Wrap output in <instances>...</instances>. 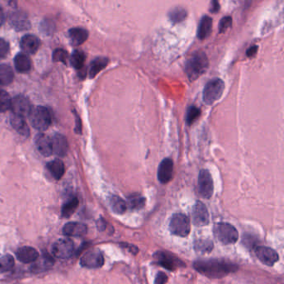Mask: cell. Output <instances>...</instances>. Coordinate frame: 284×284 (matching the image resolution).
Instances as JSON below:
<instances>
[{"mask_svg": "<svg viewBox=\"0 0 284 284\" xmlns=\"http://www.w3.org/2000/svg\"><path fill=\"white\" fill-rule=\"evenodd\" d=\"M193 267L199 273L209 278H221L237 270L236 264L223 259L196 261Z\"/></svg>", "mask_w": 284, "mask_h": 284, "instance_id": "1", "label": "cell"}, {"mask_svg": "<svg viewBox=\"0 0 284 284\" xmlns=\"http://www.w3.org/2000/svg\"><path fill=\"white\" fill-rule=\"evenodd\" d=\"M209 65V59L205 52H194L185 64V72L188 79L194 81L206 72Z\"/></svg>", "mask_w": 284, "mask_h": 284, "instance_id": "2", "label": "cell"}, {"mask_svg": "<svg viewBox=\"0 0 284 284\" xmlns=\"http://www.w3.org/2000/svg\"><path fill=\"white\" fill-rule=\"evenodd\" d=\"M28 117L32 126L38 131H45L51 125L52 117L50 111L42 106L32 108Z\"/></svg>", "mask_w": 284, "mask_h": 284, "instance_id": "3", "label": "cell"}, {"mask_svg": "<svg viewBox=\"0 0 284 284\" xmlns=\"http://www.w3.org/2000/svg\"><path fill=\"white\" fill-rule=\"evenodd\" d=\"M224 83L220 78H214L208 82L202 94V99L207 105H213L220 99L224 91Z\"/></svg>", "mask_w": 284, "mask_h": 284, "instance_id": "4", "label": "cell"}, {"mask_svg": "<svg viewBox=\"0 0 284 284\" xmlns=\"http://www.w3.org/2000/svg\"><path fill=\"white\" fill-rule=\"evenodd\" d=\"M215 237L223 245H234L238 239L237 229L229 223H216L214 228Z\"/></svg>", "mask_w": 284, "mask_h": 284, "instance_id": "5", "label": "cell"}, {"mask_svg": "<svg viewBox=\"0 0 284 284\" xmlns=\"http://www.w3.org/2000/svg\"><path fill=\"white\" fill-rule=\"evenodd\" d=\"M190 220L183 214H175L172 216L169 230L172 234L185 237L190 233Z\"/></svg>", "mask_w": 284, "mask_h": 284, "instance_id": "6", "label": "cell"}, {"mask_svg": "<svg viewBox=\"0 0 284 284\" xmlns=\"http://www.w3.org/2000/svg\"><path fill=\"white\" fill-rule=\"evenodd\" d=\"M52 254L59 259H68L73 256L74 253V245L72 240L68 237L57 240L52 245Z\"/></svg>", "mask_w": 284, "mask_h": 284, "instance_id": "7", "label": "cell"}, {"mask_svg": "<svg viewBox=\"0 0 284 284\" xmlns=\"http://www.w3.org/2000/svg\"><path fill=\"white\" fill-rule=\"evenodd\" d=\"M153 257L157 264L169 271L176 270L184 266V263L180 259L167 252H157Z\"/></svg>", "mask_w": 284, "mask_h": 284, "instance_id": "8", "label": "cell"}, {"mask_svg": "<svg viewBox=\"0 0 284 284\" xmlns=\"http://www.w3.org/2000/svg\"><path fill=\"white\" fill-rule=\"evenodd\" d=\"M198 193L202 197L209 199L214 193V181L209 170L202 169L198 175Z\"/></svg>", "mask_w": 284, "mask_h": 284, "instance_id": "9", "label": "cell"}, {"mask_svg": "<svg viewBox=\"0 0 284 284\" xmlns=\"http://www.w3.org/2000/svg\"><path fill=\"white\" fill-rule=\"evenodd\" d=\"M80 264L84 268L90 269L101 268L104 264V258L101 252L98 249L90 250L83 255L80 259Z\"/></svg>", "mask_w": 284, "mask_h": 284, "instance_id": "10", "label": "cell"}, {"mask_svg": "<svg viewBox=\"0 0 284 284\" xmlns=\"http://www.w3.org/2000/svg\"><path fill=\"white\" fill-rule=\"evenodd\" d=\"M11 109L14 115L19 116V117H28L32 110V105L30 102L26 97L22 95H18L14 97L11 102Z\"/></svg>", "mask_w": 284, "mask_h": 284, "instance_id": "11", "label": "cell"}, {"mask_svg": "<svg viewBox=\"0 0 284 284\" xmlns=\"http://www.w3.org/2000/svg\"><path fill=\"white\" fill-rule=\"evenodd\" d=\"M192 219L194 225L197 227H204L209 224V211L202 202H197L195 204L192 211Z\"/></svg>", "mask_w": 284, "mask_h": 284, "instance_id": "12", "label": "cell"}, {"mask_svg": "<svg viewBox=\"0 0 284 284\" xmlns=\"http://www.w3.org/2000/svg\"><path fill=\"white\" fill-rule=\"evenodd\" d=\"M255 254L258 259L265 265L273 266L279 259L277 252L268 247H258L255 250Z\"/></svg>", "mask_w": 284, "mask_h": 284, "instance_id": "13", "label": "cell"}, {"mask_svg": "<svg viewBox=\"0 0 284 284\" xmlns=\"http://www.w3.org/2000/svg\"><path fill=\"white\" fill-rule=\"evenodd\" d=\"M174 172V162L171 158H165L157 169V179L161 183H167L171 180Z\"/></svg>", "mask_w": 284, "mask_h": 284, "instance_id": "14", "label": "cell"}, {"mask_svg": "<svg viewBox=\"0 0 284 284\" xmlns=\"http://www.w3.org/2000/svg\"><path fill=\"white\" fill-rule=\"evenodd\" d=\"M16 257L23 263H35L39 258V254L34 248L24 246L19 248L16 252Z\"/></svg>", "mask_w": 284, "mask_h": 284, "instance_id": "15", "label": "cell"}, {"mask_svg": "<svg viewBox=\"0 0 284 284\" xmlns=\"http://www.w3.org/2000/svg\"><path fill=\"white\" fill-rule=\"evenodd\" d=\"M87 232V226L77 222L68 223L63 228V233L67 237H82L85 236Z\"/></svg>", "mask_w": 284, "mask_h": 284, "instance_id": "16", "label": "cell"}, {"mask_svg": "<svg viewBox=\"0 0 284 284\" xmlns=\"http://www.w3.org/2000/svg\"><path fill=\"white\" fill-rule=\"evenodd\" d=\"M36 146L41 154L45 157H50L53 153V144L50 137L44 134H39L36 136Z\"/></svg>", "mask_w": 284, "mask_h": 284, "instance_id": "17", "label": "cell"}, {"mask_svg": "<svg viewBox=\"0 0 284 284\" xmlns=\"http://www.w3.org/2000/svg\"><path fill=\"white\" fill-rule=\"evenodd\" d=\"M20 46L25 54H35L40 46L39 39L36 36L28 34L22 38Z\"/></svg>", "mask_w": 284, "mask_h": 284, "instance_id": "18", "label": "cell"}, {"mask_svg": "<svg viewBox=\"0 0 284 284\" xmlns=\"http://www.w3.org/2000/svg\"><path fill=\"white\" fill-rule=\"evenodd\" d=\"M53 144V152L58 156L64 157L68 152V141L65 137L62 134H57L52 139Z\"/></svg>", "mask_w": 284, "mask_h": 284, "instance_id": "19", "label": "cell"}, {"mask_svg": "<svg viewBox=\"0 0 284 284\" xmlns=\"http://www.w3.org/2000/svg\"><path fill=\"white\" fill-rule=\"evenodd\" d=\"M10 24L18 31L26 30L30 27L28 17L21 12H14L11 14Z\"/></svg>", "mask_w": 284, "mask_h": 284, "instance_id": "20", "label": "cell"}, {"mask_svg": "<svg viewBox=\"0 0 284 284\" xmlns=\"http://www.w3.org/2000/svg\"><path fill=\"white\" fill-rule=\"evenodd\" d=\"M71 44L73 46H78L87 40L89 37V32L82 28H73L68 32Z\"/></svg>", "mask_w": 284, "mask_h": 284, "instance_id": "21", "label": "cell"}, {"mask_svg": "<svg viewBox=\"0 0 284 284\" xmlns=\"http://www.w3.org/2000/svg\"><path fill=\"white\" fill-rule=\"evenodd\" d=\"M212 27H213V19L208 15L202 17L198 29H197V37L200 39H205L208 38L212 32Z\"/></svg>", "mask_w": 284, "mask_h": 284, "instance_id": "22", "label": "cell"}, {"mask_svg": "<svg viewBox=\"0 0 284 284\" xmlns=\"http://www.w3.org/2000/svg\"><path fill=\"white\" fill-rule=\"evenodd\" d=\"M14 65L19 73H27L31 69V60L28 55L23 53L17 54L14 58Z\"/></svg>", "mask_w": 284, "mask_h": 284, "instance_id": "23", "label": "cell"}, {"mask_svg": "<svg viewBox=\"0 0 284 284\" xmlns=\"http://www.w3.org/2000/svg\"><path fill=\"white\" fill-rule=\"evenodd\" d=\"M47 169L52 176L54 177V179L56 180L61 179L62 177L64 176V172H65L64 163L59 159H55L49 163L47 165Z\"/></svg>", "mask_w": 284, "mask_h": 284, "instance_id": "24", "label": "cell"}, {"mask_svg": "<svg viewBox=\"0 0 284 284\" xmlns=\"http://www.w3.org/2000/svg\"><path fill=\"white\" fill-rule=\"evenodd\" d=\"M10 122L12 125L13 128L16 130L18 133L24 137H28L29 135V129H28L27 123L25 122L24 117L13 114L10 118Z\"/></svg>", "mask_w": 284, "mask_h": 284, "instance_id": "25", "label": "cell"}, {"mask_svg": "<svg viewBox=\"0 0 284 284\" xmlns=\"http://www.w3.org/2000/svg\"><path fill=\"white\" fill-rule=\"evenodd\" d=\"M54 259L51 257L45 255L41 257V258H38L36 263H33V265L31 267V269L33 272H44L51 268L52 266L54 265Z\"/></svg>", "mask_w": 284, "mask_h": 284, "instance_id": "26", "label": "cell"}, {"mask_svg": "<svg viewBox=\"0 0 284 284\" xmlns=\"http://www.w3.org/2000/svg\"><path fill=\"white\" fill-rule=\"evenodd\" d=\"M108 59L105 57H99L94 59L90 68V77L91 78L95 77L100 71L103 70L106 66L108 65Z\"/></svg>", "mask_w": 284, "mask_h": 284, "instance_id": "27", "label": "cell"}, {"mask_svg": "<svg viewBox=\"0 0 284 284\" xmlns=\"http://www.w3.org/2000/svg\"><path fill=\"white\" fill-rule=\"evenodd\" d=\"M109 205L116 214H124L128 209L127 202L118 196H112L109 198Z\"/></svg>", "mask_w": 284, "mask_h": 284, "instance_id": "28", "label": "cell"}, {"mask_svg": "<svg viewBox=\"0 0 284 284\" xmlns=\"http://www.w3.org/2000/svg\"><path fill=\"white\" fill-rule=\"evenodd\" d=\"M14 73L12 68L7 64H0V85L6 86L13 82Z\"/></svg>", "mask_w": 284, "mask_h": 284, "instance_id": "29", "label": "cell"}, {"mask_svg": "<svg viewBox=\"0 0 284 284\" xmlns=\"http://www.w3.org/2000/svg\"><path fill=\"white\" fill-rule=\"evenodd\" d=\"M128 207L133 210H139L145 205V197L140 193H135L128 197Z\"/></svg>", "mask_w": 284, "mask_h": 284, "instance_id": "30", "label": "cell"}, {"mask_svg": "<svg viewBox=\"0 0 284 284\" xmlns=\"http://www.w3.org/2000/svg\"><path fill=\"white\" fill-rule=\"evenodd\" d=\"M78 199L77 197H72L62 207V216L64 218H70L78 207Z\"/></svg>", "mask_w": 284, "mask_h": 284, "instance_id": "31", "label": "cell"}, {"mask_svg": "<svg viewBox=\"0 0 284 284\" xmlns=\"http://www.w3.org/2000/svg\"><path fill=\"white\" fill-rule=\"evenodd\" d=\"M188 13L185 9L182 7H176L170 10L169 13V18L170 21L174 24H179L187 18Z\"/></svg>", "mask_w": 284, "mask_h": 284, "instance_id": "32", "label": "cell"}, {"mask_svg": "<svg viewBox=\"0 0 284 284\" xmlns=\"http://www.w3.org/2000/svg\"><path fill=\"white\" fill-rule=\"evenodd\" d=\"M14 259L10 254H0V273L12 270Z\"/></svg>", "mask_w": 284, "mask_h": 284, "instance_id": "33", "label": "cell"}, {"mask_svg": "<svg viewBox=\"0 0 284 284\" xmlns=\"http://www.w3.org/2000/svg\"><path fill=\"white\" fill-rule=\"evenodd\" d=\"M85 60H86V55L84 52L80 50H75L73 52L70 59L71 64L78 70H81L84 68Z\"/></svg>", "mask_w": 284, "mask_h": 284, "instance_id": "34", "label": "cell"}, {"mask_svg": "<svg viewBox=\"0 0 284 284\" xmlns=\"http://www.w3.org/2000/svg\"><path fill=\"white\" fill-rule=\"evenodd\" d=\"M196 251L201 254H209L214 249V244L209 239H199L195 242Z\"/></svg>", "mask_w": 284, "mask_h": 284, "instance_id": "35", "label": "cell"}, {"mask_svg": "<svg viewBox=\"0 0 284 284\" xmlns=\"http://www.w3.org/2000/svg\"><path fill=\"white\" fill-rule=\"evenodd\" d=\"M12 99L5 90H0V112H6L11 108Z\"/></svg>", "mask_w": 284, "mask_h": 284, "instance_id": "36", "label": "cell"}, {"mask_svg": "<svg viewBox=\"0 0 284 284\" xmlns=\"http://www.w3.org/2000/svg\"><path fill=\"white\" fill-rule=\"evenodd\" d=\"M200 114H201V110H200L199 108L195 107V106H191L190 108H188L187 115H186L187 125H193V123L196 121V119L198 118Z\"/></svg>", "mask_w": 284, "mask_h": 284, "instance_id": "37", "label": "cell"}, {"mask_svg": "<svg viewBox=\"0 0 284 284\" xmlns=\"http://www.w3.org/2000/svg\"><path fill=\"white\" fill-rule=\"evenodd\" d=\"M68 58V53L65 50H61V49H58V50H55L54 52V54H53V59H54V61L55 62H62V63L66 64Z\"/></svg>", "mask_w": 284, "mask_h": 284, "instance_id": "38", "label": "cell"}, {"mask_svg": "<svg viewBox=\"0 0 284 284\" xmlns=\"http://www.w3.org/2000/svg\"><path fill=\"white\" fill-rule=\"evenodd\" d=\"M232 24V19L230 16L223 17L219 22V33H224L230 28Z\"/></svg>", "mask_w": 284, "mask_h": 284, "instance_id": "39", "label": "cell"}, {"mask_svg": "<svg viewBox=\"0 0 284 284\" xmlns=\"http://www.w3.org/2000/svg\"><path fill=\"white\" fill-rule=\"evenodd\" d=\"M9 50H10V45L8 42L3 38H0V59L7 56Z\"/></svg>", "mask_w": 284, "mask_h": 284, "instance_id": "40", "label": "cell"}, {"mask_svg": "<svg viewBox=\"0 0 284 284\" xmlns=\"http://www.w3.org/2000/svg\"><path fill=\"white\" fill-rule=\"evenodd\" d=\"M167 275L165 272H159L157 274V277L155 278L154 284H165L167 282Z\"/></svg>", "mask_w": 284, "mask_h": 284, "instance_id": "41", "label": "cell"}, {"mask_svg": "<svg viewBox=\"0 0 284 284\" xmlns=\"http://www.w3.org/2000/svg\"><path fill=\"white\" fill-rule=\"evenodd\" d=\"M219 10H220V5L218 1H212L211 5H210V9H209V11L213 13V14H216V13L219 12Z\"/></svg>", "mask_w": 284, "mask_h": 284, "instance_id": "42", "label": "cell"}, {"mask_svg": "<svg viewBox=\"0 0 284 284\" xmlns=\"http://www.w3.org/2000/svg\"><path fill=\"white\" fill-rule=\"evenodd\" d=\"M258 47L257 45H253L251 47H249L247 50L246 54L248 57H253L257 54L258 52Z\"/></svg>", "mask_w": 284, "mask_h": 284, "instance_id": "43", "label": "cell"}, {"mask_svg": "<svg viewBox=\"0 0 284 284\" xmlns=\"http://www.w3.org/2000/svg\"><path fill=\"white\" fill-rule=\"evenodd\" d=\"M5 13L2 8L0 7V27L5 24Z\"/></svg>", "mask_w": 284, "mask_h": 284, "instance_id": "44", "label": "cell"}, {"mask_svg": "<svg viewBox=\"0 0 284 284\" xmlns=\"http://www.w3.org/2000/svg\"><path fill=\"white\" fill-rule=\"evenodd\" d=\"M97 225H98V228H99L100 231H103L105 229L106 223L103 219H100V220L98 222V224H97Z\"/></svg>", "mask_w": 284, "mask_h": 284, "instance_id": "45", "label": "cell"}]
</instances>
